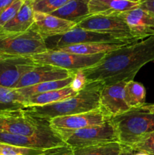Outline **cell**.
Segmentation results:
<instances>
[{"mask_svg":"<svg viewBox=\"0 0 154 155\" xmlns=\"http://www.w3.org/2000/svg\"><path fill=\"white\" fill-rule=\"evenodd\" d=\"M152 61H154V36L106 53L99 63L83 71L88 83L100 82L106 86L134 80L140 68Z\"/></svg>","mask_w":154,"mask_h":155,"instance_id":"6da1fadb","label":"cell"},{"mask_svg":"<svg viewBox=\"0 0 154 155\" xmlns=\"http://www.w3.org/2000/svg\"><path fill=\"white\" fill-rule=\"evenodd\" d=\"M103 86L104 85L100 82H90L83 90L74 96L54 104L25 109L33 116L48 121L57 117L91 111L100 108V94Z\"/></svg>","mask_w":154,"mask_h":155,"instance_id":"7a4b0ae2","label":"cell"},{"mask_svg":"<svg viewBox=\"0 0 154 155\" xmlns=\"http://www.w3.org/2000/svg\"><path fill=\"white\" fill-rule=\"evenodd\" d=\"M116 130L118 142L131 148L145 135L154 131V113L147 104L110 118Z\"/></svg>","mask_w":154,"mask_h":155,"instance_id":"3957f363","label":"cell"},{"mask_svg":"<svg viewBox=\"0 0 154 155\" xmlns=\"http://www.w3.org/2000/svg\"><path fill=\"white\" fill-rule=\"evenodd\" d=\"M0 132L36 136L54 131L49 121L33 116L24 108L0 111Z\"/></svg>","mask_w":154,"mask_h":155,"instance_id":"277c9868","label":"cell"},{"mask_svg":"<svg viewBox=\"0 0 154 155\" xmlns=\"http://www.w3.org/2000/svg\"><path fill=\"white\" fill-rule=\"evenodd\" d=\"M45 41L47 49L57 50L63 47L75 44L112 43L129 45L140 40L135 38H128L110 33L84 30L75 26L64 34L49 38Z\"/></svg>","mask_w":154,"mask_h":155,"instance_id":"5b68a950","label":"cell"},{"mask_svg":"<svg viewBox=\"0 0 154 155\" xmlns=\"http://www.w3.org/2000/svg\"><path fill=\"white\" fill-rule=\"evenodd\" d=\"M47 50L45 39L38 33L34 24L25 33L0 39V60L30 58Z\"/></svg>","mask_w":154,"mask_h":155,"instance_id":"8992f818","label":"cell"},{"mask_svg":"<svg viewBox=\"0 0 154 155\" xmlns=\"http://www.w3.org/2000/svg\"><path fill=\"white\" fill-rule=\"evenodd\" d=\"M105 54L82 55L58 50H47L30 58L37 64H50L75 73L95 66L102 60Z\"/></svg>","mask_w":154,"mask_h":155,"instance_id":"52a82bcc","label":"cell"},{"mask_svg":"<svg viewBox=\"0 0 154 155\" xmlns=\"http://www.w3.org/2000/svg\"><path fill=\"white\" fill-rule=\"evenodd\" d=\"M109 120L110 118L99 108L78 114L57 117L49 120V124L51 128L65 141L75 131L102 125Z\"/></svg>","mask_w":154,"mask_h":155,"instance_id":"ba28073f","label":"cell"},{"mask_svg":"<svg viewBox=\"0 0 154 155\" xmlns=\"http://www.w3.org/2000/svg\"><path fill=\"white\" fill-rule=\"evenodd\" d=\"M64 142L73 149L119 142L116 130L110 119L102 125L75 131L68 136Z\"/></svg>","mask_w":154,"mask_h":155,"instance_id":"9c48e42d","label":"cell"},{"mask_svg":"<svg viewBox=\"0 0 154 155\" xmlns=\"http://www.w3.org/2000/svg\"><path fill=\"white\" fill-rule=\"evenodd\" d=\"M76 26L84 30L134 38L131 36L128 24L122 14L117 15H90Z\"/></svg>","mask_w":154,"mask_h":155,"instance_id":"30bf717a","label":"cell"},{"mask_svg":"<svg viewBox=\"0 0 154 155\" xmlns=\"http://www.w3.org/2000/svg\"><path fill=\"white\" fill-rule=\"evenodd\" d=\"M127 82L122 81L102 87L100 94V109L109 118L129 110L124 98V88Z\"/></svg>","mask_w":154,"mask_h":155,"instance_id":"8fae6325","label":"cell"},{"mask_svg":"<svg viewBox=\"0 0 154 155\" xmlns=\"http://www.w3.org/2000/svg\"><path fill=\"white\" fill-rule=\"evenodd\" d=\"M36 65L31 58H12L0 60V86L15 89L21 77Z\"/></svg>","mask_w":154,"mask_h":155,"instance_id":"7c38bea8","label":"cell"},{"mask_svg":"<svg viewBox=\"0 0 154 155\" xmlns=\"http://www.w3.org/2000/svg\"><path fill=\"white\" fill-rule=\"evenodd\" d=\"M74 74V72L57 68L50 64H37L30 71L24 74L15 89L34 86L45 82L54 81L68 78Z\"/></svg>","mask_w":154,"mask_h":155,"instance_id":"4fadbf2b","label":"cell"},{"mask_svg":"<svg viewBox=\"0 0 154 155\" xmlns=\"http://www.w3.org/2000/svg\"><path fill=\"white\" fill-rule=\"evenodd\" d=\"M122 15L133 37L142 40L154 36V15L138 7Z\"/></svg>","mask_w":154,"mask_h":155,"instance_id":"5bb4252c","label":"cell"},{"mask_svg":"<svg viewBox=\"0 0 154 155\" xmlns=\"http://www.w3.org/2000/svg\"><path fill=\"white\" fill-rule=\"evenodd\" d=\"M77 24L67 21L51 14L35 12L34 26L44 39L64 34L73 29Z\"/></svg>","mask_w":154,"mask_h":155,"instance_id":"9a60e30c","label":"cell"},{"mask_svg":"<svg viewBox=\"0 0 154 155\" xmlns=\"http://www.w3.org/2000/svg\"><path fill=\"white\" fill-rule=\"evenodd\" d=\"M33 0H25L14 18L0 30V39L27 32L34 24Z\"/></svg>","mask_w":154,"mask_h":155,"instance_id":"2e32d148","label":"cell"},{"mask_svg":"<svg viewBox=\"0 0 154 155\" xmlns=\"http://www.w3.org/2000/svg\"><path fill=\"white\" fill-rule=\"evenodd\" d=\"M140 2L128 0H89V13L90 15H121L138 8Z\"/></svg>","mask_w":154,"mask_h":155,"instance_id":"e0dca14e","label":"cell"},{"mask_svg":"<svg viewBox=\"0 0 154 155\" xmlns=\"http://www.w3.org/2000/svg\"><path fill=\"white\" fill-rule=\"evenodd\" d=\"M89 0H71L51 15L78 24L90 16Z\"/></svg>","mask_w":154,"mask_h":155,"instance_id":"ac0fdd59","label":"cell"},{"mask_svg":"<svg viewBox=\"0 0 154 155\" xmlns=\"http://www.w3.org/2000/svg\"><path fill=\"white\" fill-rule=\"evenodd\" d=\"M76 94L77 92L72 90V88L69 86L58 90L50 91L27 98L24 102V107L27 108V107H36V106L48 105L63 101L66 98L74 96Z\"/></svg>","mask_w":154,"mask_h":155,"instance_id":"d6986e66","label":"cell"},{"mask_svg":"<svg viewBox=\"0 0 154 155\" xmlns=\"http://www.w3.org/2000/svg\"><path fill=\"white\" fill-rule=\"evenodd\" d=\"M126 45L122 44H112V43H85L75 44V45H68L63 47L58 51H65L72 54H82V55H92V54H106L112 51L118 49L121 47Z\"/></svg>","mask_w":154,"mask_h":155,"instance_id":"ffe728a7","label":"cell"},{"mask_svg":"<svg viewBox=\"0 0 154 155\" xmlns=\"http://www.w3.org/2000/svg\"><path fill=\"white\" fill-rule=\"evenodd\" d=\"M131 148L125 147L119 142L94 145L73 148L72 155H125Z\"/></svg>","mask_w":154,"mask_h":155,"instance_id":"44dd1931","label":"cell"},{"mask_svg":"<svg viewBox=\"0 0 154 155\" xmlns=\"http://www.w3.org/2000/svg\"><path fill=\"white\" fill-rule=\"evenodd\" d=\"M73 76L74 74L72 76H71V77H68V78L63 79V80L45 82V83H39V84L34 85V86H27V87L16 89L22 96L27 98H29V97L33 96V95L44 93V92H50V91L54 90H58V89L67 87V86H69L70 85L72 78H73Z\"/></svg>","mask_w":154,"mask_h":155,"instance_id":"7402d4cb","label":"cell"},{"mask_svg":"<svg viewBox=\"0 0 154 155\" xmlns=\"http://www.w3.org/2000/svg\"><path fill=\"white\" fill-rule=\"evenodd\" d=\"M124 98L129 108L142 107L146 104V89L140 83L128 81L124 88Z\"/></svg>","mask_w":154,"mask_h":155,"instance_id":"603a6c76","label":"cell"},{"mask_svg":"<svg viewBox=\"0 0 154 155\" xmlns=\"http://www.w3.org/2000/svg\"><path fill=\"white\" fill-rule=\"evenodd\" d=\"M25 99L16 89L0 86V111L24 109Z\"/></svg>","mask_w":154,"mask_h":155,"instance_id":"cb8c5ba5","label":"cell"},{"mask_svg":"<svg viewBox=\"0 0 154 155\" xmlns=\"http://www.w3.org/2000/svg\"><path fill=\"white\" fill-rule=\"evenodd\" d=\"M45 151L46 150L24 148L0 142V155H39Z\"/></svg>","mask_w":154,"mask_h":155,"instance_id":"d4e9b609","label":"cell"},{"mask_svg":"<svg viewBox=\"0 0 154 155\" xmlns=\"http://www.w3.org/2000/svg\"><path fill=\"white\" fill-rule=\"evenodd\" d=\"M71 0H40L33 2V9L35 12L44 14H51Z\"/></svg>","mask_w":154,"mask_h":155,"instance_id":"484cf974","label":"cell"},{"mask_svg":"<svg viewBox=\"0 0 154 155\" xmlns=\"http://www.w3.org/2000/svg\"><path fill=\"white\" fill-rule=\"evenodd\" d=\"M134 152H143L154 155V131L145 135L137 144L131 148Z\"/></svg>","mask_w":154,"mask_h":155,"instance_id":"4316f807","label":"cell"},{"mask_svg":"<svg viewBox=\"0 0 154 155\" xmlns=\"http://www.w3.org/2000/svg\"><path fill=\"white\" fill-rule=\"evenodd\" d=\"M25 0H15L0 15V30L18 14Z\"/></svg>","mask_w":154,"mask_h":155,"instance_id":"83f0119b","label":"cell"},{"mask_svg":"<svg viewBox=\"0 0 154 155\" xmlns=\"http://www.w3.org/2000/svg\"><path fill=\"white\" fill-rule=\"evenodd\" d=\"M87 83L88 81L84 71H83V70H80V71L74 73L73 78H72L69 86L72 88V90L79 93L85 88V86H87Z\"/></svg>","mask_w":154,"mask_h":155,"instance_id":"f1b7e54d","label":"cell"},{"mask_svg":"<svg viewBox=\"0 0 154 155\" xmlns=\"http://www.w3.org/2000/svg\"><path fill=\"white\" fill-rule=\"evenodd\" d=\"M39 155H72V148L65 145L63 146L50 148Z\"/></svg>","mask_w":154,"mask_h":155,"instance_id":"f546056e","label":"cell"},{"mask_svg":"<svg viewBox=\"0 0 154 155\" xmlns=\"http://www.w3.org/2000/svg\"><path fill=\"white\" fill-rule=\"evenodd\" d=\"M139 8L154 15V0H143Z\"/></svg>","mask_w":154,"mask_h":155,"instance_id":"4dcf8cb0","label":"cell"},{"mask_svg":"<svg viewBox=\"0 0 154 155\" xmlns=\"http://www.w3.org/2000/svg\"><path fill=\"white\" fill-rule=\"evenodd\" d=\"M15 0H0V15Z\"/></svg>","mask_w":154,"mask_h":155,"instance_id":"1f68e13d","label":"cell"},{"mask_svg":"<svg viewBox=\"0 0 154 155\" xmlns=\"http://www.w3.org/2000/svg\"><path fill=\"white\" fill-rule=\"evenodd\" d=\"M148 108L149 109V110L154 113V104H147Z\"/></svg>","mask_w":154,"mask_h":155,"instance_id":"d6a6232c","label":"cell"},{"mask_svg":"<svg viewBox=\"0 0 154 155\" xmlns=\"http://www.w3.org/2000/svg\"><path fill=\"white\" fill-rule=\"evenodd\" d=\"M133 155H149V154H146V153H143V152H134Z\"/></svg>","mask_w":154,"mask_h":155,"instance_id":"836d02e7","label":"cell"},{"mask_svg":"<svg viewBox=\"0 0 154 155\" xmlns=\"http://www.w3.org/2000/svg\"><path fill=\"white\" fill-rule=\"evenodd\" d=\"M134 152L133 151H128V152L127 153V154L125 155H133V154H134Z\"/></svg>","mask_w":154,"mask_h":155,"instance_id":"e575fe53","label":"cell"},{"mask_svg":"<svg viewBox=\"0 0 154 155\" xmlns=\"http://www.w3.org/2000/svg\"><path fill=\"white\" fill-rule=\"evenodd\" d=\"M128 1H131V2H142L143 0H128Z\"/></svg>","mask_w":154,"mask_h":155,"instance_id":"d590c367","label":"cell"},{"mask_svg":"<svg viewBox=\"0 0 154 155\" xmlns=\"http://www.w3.org/2000/svg\"><path fill=\"white\" fill-rule=\"evenodd\" d=\"M37 1H40V0H33V2H37Z\"/></svg>","mask_w":154,"mask_h":155,"instance_id":"8d00e7d4","label":"cell"}]
</instances>
